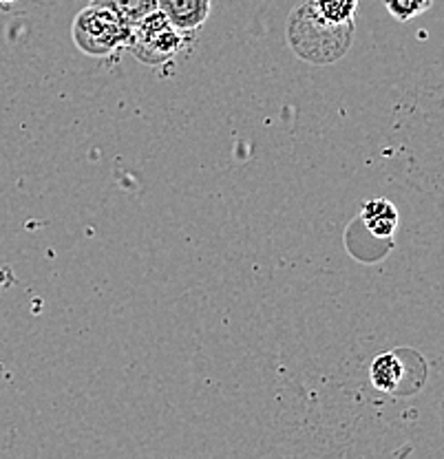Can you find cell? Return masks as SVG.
I'll use <instances>...</instances> for the list:
<instances>
[{"mask_svg":"<svg viewBox=\"0 0 444 459\" xmlns=\"http://www.w3.org/2000/svg\"><path fill=\"white\" fill-rule=\"evenodd\" d=\"M354 22L334 25L317 12L312 0L299 4L288 21V45L309 65H334L350 51Z\"/></svg>","mask_w":444,"mask_h":459,"instance_id":"6da1fadb","label":"cell"},{"mask_svg":"<svg viewBox=\"0 0 444 459\" xmlns=\"http://www.w3.org/2000/svg\"><path fill=\"white\" fill-rule=\"evenodd\" d=\"M131 36V22L119 18L116 12L91 3L84 7L71 25L74 45L91 57H107L126 49Z\"/></svg>","mask_w":444,"mask_h":459,"instance_id":"7a4b0ae2","label":"cell"},{"mask_svg":"<svg viewBox=\"0 0 444 459\" xmlns=\"http://www.w3.org/2000/svg\"><path fill=\"white\" fill-rule=\"evenodd\" d=\"M184 31H179L160 9L146 13L131 25L126 49L146 66H161L175 60L184 47Z\"/></svg>","mask_w":444,"mask_h":459,"instance_id":"3957f363","label":"cell"},{"mask_svg":"<svg viewBox=\"0 0 444 459\" xmlns=\"http://www.w3.org/2000/svg\"><path fill=\"white\" fill-rule=\"evenodd\" d=\"M157 9L179 31L193 33L208 21L213 0H157Z\"/></svg>","mask_w":444,"mask_h":459,"instance_id":"277c9868","label":"cell"},{"mask_svg":"<svg viewBox=\"0 0 444 459\" xmlns=\"http://www.w3.org/2000/svg\"><path fill=\"white\" fill-rule=\"evenodd\" d=\"M362 223L379 238H387L398 228V210L387 199H371L362 205Z\"/></svg>","mask_w":444,"mask_h":459,"instance_id":"5b68a950","label":"cell"},{"mask_svg":"<svg viewBox=\"0 0 444 459\" xmlns=\"http://www.w3.org/2000/svg\"><path fill=\"white\" fill-rule=\"evenodd\" d=\"M403 376H405V367L394 351L380 353V356H376L374 362H371L370 377H371V385H374L379 391L394 394V391L398 389Z\"/></svg>","mask_w":444,"mask_h":459,"instance_id":"8992f818","label":"cell"},{"mask_svg":"<svg viewBox=\"0 0 444 459\" xmlns=\"http://www.w3.org/2000/svg\"><path fill=\"white\" fill-rule=\"evenodd\" d=\"M91 3L111 9L131 25L157 9V0H91Z\"/></svg>","mask_w":444,"mask_h":459,"instance_id":"52a82bcc","label":"cell"},{"mask_svg":"<svg viewBox=\"0 0 444 459\" xmlns=\"http://www.w3.org/2000/svg\"><path fill=\"white\" fill-rule=\"evenodd\" d=\"M317 12L334 25H345L354 22L358 0H312Z\"/></svg>","mask_w":444,"mask_h":459,"instance_id":"ba28073f","label":"cell"},{"mask_svg":"<svg viewBox=\"0 0 444 459\" xmlns=\"http://www.w3.org/2000/svg\"><path fill=\"white\" fill-rule=\"evenodd\" d=\"M436 0H385V7L398 22H407L433 7Z\"/></svg>","mask_w":444,"mask_h":459,"instance_id":"9c48e42d","label":"cell"},{"mask_svg":"<svg viewBox=\"0 0 444 459\" xmlns=\"http://www.w3.org/2000/svg\"><path fill=\"white\" fill-rule=\"evenodd\" d=\"M440 418H442V433H444V398H442V406H440Z\"/></svg>","mask_w":444,"mask_h":459,"instance_id":"30bf717a","label":"cell"}]
</instances>
